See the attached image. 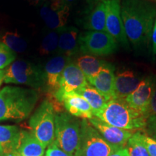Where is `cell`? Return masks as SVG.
Returning a JSON list of instances; mask_svg holds the SVG:
<instances>
[{
	"label": "cell",
	"mask_w": 156,
	"mask_h": 156,
	"mask_svg": "<svg viewBox=\"0 0 156 156\" xmlns=\"http://www.w3.org/2000/svg\"><path fill=\"white\" fill-rule=\"evenodd\" d=\"M121 14L129 41L135 48L147 46L156 18L155 6L145 0H123Z\"/></svg>",
	"instance_id": "6da1fadb"
},
{
	"label": "cell",
	"mask_w": 156,
	"mask_h": 156,
	"mask_svg": "<svg viewBox=\"0 0 156 156\" xmlns=\"http://www.w3.org/2000/svg\"><path fill=\"white\" fill-rule=\"evenodd\" d=\"M38 100L35 89L6 86L0 90V122H20L30 116Z\"/></svg>",
	"instance_id": "7a4b0ae2"
},
{
	"label": "cell",
	"mask_w": 156,
	"mask_h": 156,
	"mask_svg": "<svg viewBox=\"0 0 156 156\" xmlns=\"http://www.w3.org/2000/svg\"><path fill=\"white\" fill-rule=\"evenodd\" d=\"M95 116L110 125L129 131L144 129L147 119L131 108L124 99L119 98L107 101L103 110Z\"/></svg>",
	"instance_id": "3957f363"
},
{
	"label": "cell",
	"mask_w": 156,
	"mask_h": 156,
	"mask_svg": "<svg viewBox=\"0 0 156 156\" xmlns=\"http://www.w3.org/2000/svg\"><path fill=\"white\" fill-rule=\"evenodd\" d=\"M120 148L108 143L89 121H81L80 136L75 156H110Z\"/></svg>",
	"instance_id": "277c9868"
},
{
	"label": "cell",
	"mask_w": 156,
	"mask_h": 156,
	"mask_svg": "<svg viewBox=\"0 0 156 156\" xmlns=\"http://www.w3.org/2000/svg\"><path fill=\"white\" fill-rule=\"evenodd\" d=\"M54 143L73 156L77 150L80 136L81 121L68 112L55 113Z\"/></svg>",
	"instance_id": "5b68a950"
},
{
	"label": "cell",
	"mask_w": 156,
	"mask_h": 156,
	"mask_svg": "<svg viewBox=\"0 0 156 156\" xmlns=\"http://www.w3.org/2000/svg\"><path fill=\"white\" fill-rule=\"evenodd\" d=\"M55 111L48 99L43 101L29 120L31 132L46 147L55 140Z\"/></svg>",
	"instance_id": "8992f818"
},
{
	"label": "cell",
	"mask_w": 156,
	"mask_h": 156,
	"mask_svg": "<svg viewBox=\"0 0 156 156\" xmlns=\"http://www.w3.org/2000/svg\"><path fill=\"white\" fill-rule=\"evenodd\" d=\"M4 82L6 84L25 85L34 89H40L46 87V75L45 72L36 64L17 60L5 69Z\"/></svg>",
	"instance_id": "52a82bcc"
},
{
	"label": "cell",
	"mask_w": 156,
	"mask_h": 156,
	"mask_svg": "<svg viewBox=\"0 0 156 156\" xmlns=\"http://www.w3.org/2000/svg\"><path fill=\"white\" fill-rule=\"evenodd\" d=\"M118 50V43L106 31L89 30L79 35V51L85 55L108 56Z\"/></svg>",
	"instance_id": "ba28073f"
},
{
	"label": "cell",
	"mask_w": 156,
	"mask_h": 156,
	"mask_svg": "<svg viewBox=\"0 0 156 156\" xmlns=\"http://www.w3.org/2000/svg\"><path fill=\"white\" fill-rule=\"evenodd\" d=\"M106 31L123 47L129 48L121 14L120 0H107Z\"/></svg>",
	"instance_id": "9c48e42d"
},
{
	"label": "cell",
	"mask_w": 156,
	"mask_h": 156,
	"mask_svg": "<svg viewBox=\"0 0 156 156\" xmlns=\"http://www.w3.org/2000/svg\"><path fill=\"white\" fill-rule=\"evenodd\" d=\"M88 84L86 77L78 67L77 64L69 62L62 72L59 80L58 90L53 95L60 103H62V98L64 94L75 92Z\"/></svg>",
	"instance_id": "30bf717a"
},
{
	"label": "cell",
	"mask_w": 156,
	"mask_h": 156,
	"mask_svg": "<svg viewBox=\"0 0 156 156\" xmlns=\"http://www.w3.org/2000/svg\"><path fill=\"white\" fill-rule=\"evenodd\" d=\"M156 85V77L149 75L143 79L135 90L124 100L131 108L148 118V110L154 89Z\"/></svg>",
	"instance_id": "8fae6325"
},
{
	"label": "cell",
	"mask_w": 156,
	"mask_h": 156,
	"mask_svg": "<svg viewBox=\"0 0 156 156\" xmlns=\"http://www.w3.org/2000/svg\"><path fill=\"white\" fill-rule=\"evenodd\" d=\"M40 15L48 28L59 30L65 27L69 16V6L62 2H46Z\"/></svg>",
	"instance_id": "7c38bea8"
},
{
	"label": "cell",
	"mask_w": 156,
	"mask_h": 156,
	"mask_svg": "<svg viewBox=\"0 0 156 156\" xmlns=\"http://www.w3.org/2000/svg\"><path fill=\"white\" fill-rule=\"evenodd\" d=\"M108 143L113 145L124 147L131 137L132 132L107 124L97 117L93 116L88 120Z\"/></svg>",
	"instance_id": "4fadbf2b"
},
{
	"label": "cell",
	"mask_w": 156,
	"mask_h": 156,
	"mask_svg": "<svg viewBox=\"0 0 156 156\" xmlns=\"http://www.w3.org/2000/svg\"><path fill=\"white\" fill-rule=\"evenodd\" d=\"M106 12L107 0H93L83 19V28L89 30L106 31Z\"/></svg>",
	"instance_id": "5bb4252c"
},
{
	"label": "cell",
	"mask_w": 156,
	"mask_h": 156,
	"mask_svg": "<svg viewBox=\"0 0 156 156\" xmlns=\"http://www.w3.org/2000/svg\"><path fill=\"white\" fill-rule=\"evenodd\" d=\"M114 66L109 63L103 67L96 76L87 79L90 85L98 90L107 101L116 99L114 88Z\"/></svg>",
	"instance_id": "9a60e30c"
},
{
	"label": "cell",
	"mask_w": 156,
	"mask_h": 156,
	"mask_svg": "<svg viewBox=\"0 0 156 156\" xmlns=\"http://www.w3.org/2000/svg\"><path fill=\"white\" fill-rule=\"evenodd\" d=\"M70 58L67 56L58 55L50 58L45 66L46 87L48 93L54 94L59 87V80L66 66L69 63Z\"/></svg>",
	"instance_id": "2e32d148"
},
{
	"label": "cell",
	"mask_w": 156,
	"mask_h": 156,
	"mask_svg": "<svg viewBox=\"0 0 156 156\" xmlns=\"http://www.w3.org/2000/svg\"><path fill=\"white\" fill-rule=\"evenodd\" d=\"M142 80L139 74L132 70L125 69L118 72L115 75L114 83L116 98L125 99L135 90Z\"/></svg>",
	"instance_id": "e0dca14e"
},
{
	"label": "cell",
	"mask_w": 156,
	"mask_h": 156,
	"mask_svg": "<svg viewBox=\"0 0 156 156\" xmlns=\"http://www.w3.org/2000/svg\"><path fill=\"white\" fill-rule=\"evenodd\" d=\"M62 103L72 116L83 119L93 118V111L87 101L75 92L66 93L62 98Z\"/></svg>",
	"instance_id": "ac0fdd59"
},
{
	"label": "cell",
	"mask_w": 156,
	"mask_h": 156,
	"mask_svg": "<svg viewBox=\"0 0 156 156\" xmlns=\"http://www.w3.org/2000/svg\"><path fill=\"white\" fill-rule=\"evenodd\" d=\"M57 51L59 55L67 57L75 55L79 51V30L75 27H64L58 30Z\"/></svg>",
	"instance_id": "d6986e66"
},
{
	"label": "cell",
	"mask_w": 156,
	"mask_h": 156,
	"mask_svg": "<svg viewBox=\"0 0 156 156\" xmlns=\"http://www.w3.org/2000/svg\"><path fill=\"white\" fill-rule=\"evenodd\" d=\"M22 130L14 125H0V150L6 155L17 153L21 137Z\"/></svg>",
	"instance_id": "ffe728a7"
},
{
	"label": "cell",
	"mask_w": 156,
	"mask_h": 156,
	"mask_svg": "<svg viewBox=\"0 0 156 156\" xmlns=\"http://www.w3.org/2000/svg\"><path fill=\"white\" fill-rule=\"evenodd\" d=\"M45 147L32 132H22L20 144L16 154L19 156H43Z\"/></svg>",
	"instance_id": "44dd1931"
},
{
	"label": "cell",
	"mask_w": 156,
	"mask_h": 156,
	"mask_svg": "<svg viewBox=\"0 0 156 156\" xmlns=\"http://www.w3.org/2000/svg\"><path fill=\"white\" fill-rule=\"evenodd\" d=\"M76 93L81 95L87 101L93 111V116L98 114L106 106L107 101L98 90L90 84L75 91Z\"/></svg>",
	"instance_id": "7402d4cb"
},
{
	"label": "cell",
	"mask_w": 156,
	"mask_h": 156,
	"mask_svg": "<svg viewBox=\"0 0 156 156\" xmlns=\"http://www.w3.org/2000/svg\"><path fill=\"white\" fill-rule=\"evenodd\" d=\"M76 64L87 79L96 76L109 63L94 56L84 55L77 58Z\"/></svg>",
	"instance_id": "603a6c76"
},
{
	"label": "cell",
	"mask_w": 156,
	"mask_h": 156,
	"mask_svg": "<svg viewBox=\"0 0 156 156\" xmlns=\"http://www.w3.org/2000/svg\"><path fill=\"white\" fill-rule=\"evenodd\" d=\"M1 41L14 52L22 53L27 48V43L17 32H7L1 37Z\"/></svg>",
	"instance_id": "cb8c5ba5"
},
{
	"label": "cell",
	"mask_w": 156,
	"mask_h": 156,
	"mask_svg": "<svg viewBox=\"0 0 156 156\" xmlns=\"http://www.w3.org/2000/svg\"><path fill=\"white\" fill-rule=\"evenodd\" d=\"M125 147L129 156H150L147 148L142 141L140 130L132 134Z\"/></svg>",
	"instance_id": "d4e9b609"
},
{
	"label": "cell",
	"mask_w": 156,
	"mask_h": 156,
	"mask_svg": "<svg viewBox=\"0 0 156 156\" xmlns=\"http://www.w3.org/2000/svg\"><path fill=\"white\" fill-rule=\"evenodd\" d=\"M58 30L51 31L44 37L39 48V53L41 55H48L56 51L58 48Z\"/></svg>",
	"instance_id": "484cf974"
},
{
	"label": "cell",
	"mask_w": 156,
	"mask_h": 156,
	"mask_svg": "<svg viewBox=\"0 0 156 156\" xmlns=\"http://www.w3.org/2000/svg\"><path fill=\"white\" fill-rule=\"evenodd\" d=\"M15 60V54L14 51L0 41V69H5L14 62Z\"/></svg>",
	"instance_id": "4316f807"
},
{
	"label": "cell",
	"mask_w": 156,
	"mask_h": 156,
	"mask_svg": "<svg viewBox=\"0 0 156 156\" xmlns=\"http://www.w3.org/2000/svg\"><path fill=\"white\" fill-rule=\"evenodd\" d=\"M140 136L142 142L150 154V156H156V140L147 135V134L143 129L140 130Z\"/></svg>",
	"instance_id": "83f0119b"
},
{
	"label": "cell",
	"mask_w": 156,
	"mask_h": 156,
	"mask_svg": "<svg viewBox=\"0 0 156 156\" xmlns=\"http://www.w3.org/2000/svg\"><path fill=\"white\" fill-rule=\"evenodd\" d=\"M145 132L147 135L156 140V116H150L147 119Z\"/></svg>",
	"instance_id": "f1b7e54d"
},
{
	"label": "cell",
	"mask_w": 156,
	"mask_h": 156,
	"mask_svg": "<svg viewBox=\"0 0 156 156\" xmlns=\"http://www.w3.org/2000/svg\"><path fill=\"white\" fill-rule=\"evenodd\" d=\"M46 156H72L69 154H68L62 151L61 148H59L57 145L54 143V142L52 144L48 146L47 151H46Z\"/></svg>",
	"instance_id": "f546056e"
},
{
	"label": "cell",
	"mask_w": 156,
	"mask_h": 156,
	"mask_svg": "<svg viewBox=\"0 0 156 156\" xmlns=\"http://www.w3.org/2000/svg\"><path fill=\"white\" fill-rule=\"evenodd\" d=\"M150 116H156V85L154 89L153 93L150 103L149 110H148V117Z\"/></svg>",
	"instance_id": "4dcf8cb0"
},
{
	"label": "cell",
	"mask_w": 156,
	"mask_h": 156,
	"mask_svg": "<svg viewBox=\"0 0 156 156\" xmlns=\"http://www.w3.org/2000/svg\"><path fill=\"white\" fill-rule=\"evenodd\" d=\"M151 42H152V48H153V52L155 55H156V18H155V23H154L153 30H152Z\"/></svg>",
	"instance_id": "1f68e13d"
},
{
	"label": "cell",
	"mask_w": 156,
	"mask_h": 156,
	"mask_svg": "<svg viewBox=\"0 0 156 156\" xmlns=\"http://www.w3.org/2000/svg\"><path fill=\"white\" fill-rule=\"evenodd\" d=\"M110 156H129V155L126 148L124 147L120 148L119 150H118L115 153L112 154Z\"/></svg>",
	"instance_id": "d6a6232c"
},
{
	"label": "cell",
	"mask_w": 156,
	"mask_h": 156,
	"mask_svg": "<svg viewBox=\"0 0 156 156\" xmlns=\"http://www.w3.org/2000/svg\"><path fill=\"white\" fill-rule=\"evenodd\" d=\"M5 70L0 69V86L4 82V79H5Z\"/></svg>",
	"instance_id": "836d02e7"
},
{
	"label": "cell",
	"mask_w": 156,
	"mask_h": 156,
	"mask_svg": "<svg viewBox=\"0 0 156 156\" xmlns=\"http://www.w3.org/2000/svg\"><path fill=\"white\" fill-rule=\"evenodd\" d=\"M30 3L34 4V5H36V4L40 3L41 2H44L45 0H28Z\"/></svg>",
	"instance_id": "e575fe53"
},
{
	"label": "cell",
	"mask_w": 156,
	"mask_h": 156,
	"mask_svg": "<svg viewBox=\"0 0 156 156\" xmlns=\"http://www.w3.org/2000/svg\"><path fill=\"white\" fill-rule=\"evenodd\" d=\"M76 1V0H64V2L65 4H67V5H69V3H72L73 2Z\"/></svg>",
	"instance_id": "d590c367"
},
{
	"label": "cell",
	"mask_w": 156,
	"mask_h": 156,
	"mask_svg": "<svg viewBox=\"0 0 156 156\" xmlns=\"http://www.w3.org/2000/svg\"><path fill=\"white\" fill-rule=\"evenodd\" d=\"M1 153H2V151H1V150H0V154H1Z\"/></svg>",
	"instance_id": "8d00e7d4"
},
{
	"label": "cell",
	"mask_w": 156,
	"mask_h": 156,
	"mask_svg": "<svg viewBox=\"0 0 156 156\" xmlns=\"http://www.w3.org/2000/svg\"><path fill=\"white\" fill-rule=\"evenodd\" d=\"M17 156H19V155H17Z\"/></svg>",
	"instance_id": "74e56055"
}]
</instances>
